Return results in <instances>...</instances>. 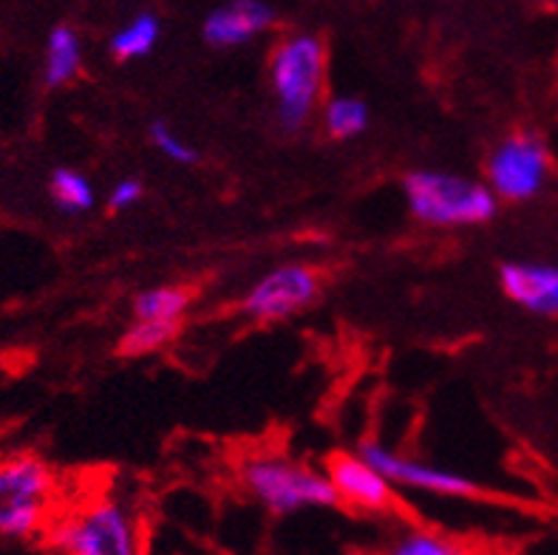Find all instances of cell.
<instances>
[{
  "label": "cell",
  "mask_w": 558,
  "mask_h": 555,
  "mask_svg": "<svg viewBox=\"0 0 558 555\" xmlns=\"http://www.w3.org/2000/svg\"><path fill=\"white\" fill-rule=\"evenodd\" d=\"M326 46L318 35L298 32L283 37L269 60V85L278 125L295 134L312 120L326 88Z\"/></svg>",
  "instance_id": "cell-1"
},
{
  "label": "cell",
  "mask_w": 558,
  "mask_h": 555,
  "mask_svg": "<svg viewBox=\"0 0 558 555\" xmlns=\"http://www.w3.org/2000/svg\"><path fill=\"white\" fill-rule=\"evenodd\" d=\"M57 510V476L35 454L0 457V542L46 535Z\"/></svg>",
  "instance_id": "cell-2"
},
{
  "label": "cell",
  "mask_w": 558,
  "mask_h": 555,
  "mask_svg": "<svg viewBox=\"0 0 558 555\" xmlns=\"http://www.w3.org/2000/svg\"><path fill=\"white\" fill-rule=\"evenodd\" d=\"M46 542L69 555H136L142 553V521L122 499H97L54 516Z\"/></svg>",
  "instance_id": "cell-3"
},
{
  "label": "cell",
  "mask_w": 558,
  "mask_h": 555,
  "mask_svg": "<svg viewBox=\"0 0 558 555\" xmlns=\"http://www.w3.org/2000/svg\"><path fill=\"white\" fill-rule=\"evenodd\" d=\"M409 210L428 227H474L496 216V193L488 182L446 170H414L403 182Z\"/></svg>",
  "instance_id": "cell-4"
},
{
  "label": "cell",
  "mask_w": 558,
  "mask_h": 555,
  "mask_svg": "<svg viewBox=\"0 0 558 555\" xmlns=\"http://www.w3.org/2000/svg\"><path fill=\"white\" fill-rule=\"evenodd\" d=\"M241 482L255 499L278 516L338 505V493L329 473L278 454L247 459L241 468Z\"/></svg>",
  "instance_id": "cell-5"
},
{
  "label": "cell",
  "mask_w": 558,
  "mask_h": 555,
  "mask_svg": "<svg viewBox=\"0 0 558 555\" xmlns=\"http://www.w3.org/2000/svg\"><path fill=\"white\" fill-rule=\"evenodd\" d=\"M488 188L505 202H527L538 196L550 177V156L536 134H513L502 140L485 165Z\"/></svg>",
  "instance_id": "cell-6"
},
{
  "label": "cell",
  "mask_w": 558,
  "mask_h": 555,
  "mask_svg": "<svg viewBox=\"0 0 558 555\" xmlns=\"http://www.w3.org/2000/svg\"><path fill=\"white\" fill-rule=\"evenodd\" d=\"M320 295L318 273L306 264H281L250 287L241 298V312L258 324H272L298 315Z\"/></svg>",
  "instance_id": "cell-7"
},
{
  "label": "cell",
  "mask_w": 558,
  "mask_h": 555,
  "mask_svg": "<svg viewBox=\"0 0 558 555\" xmlns=\"http://www.w3.org/2000/svg\"><path fill=\"white\" fill-rule=\"evenodd\" d=\"M361 454L395 487L434 493V496H474L480 491L474 479L462 476L457 471H448V468H434V464H425L420 459L403 457V454H397V450L386 448L380 443H366L361 448Z\"/></svg>",
  "instance_id": "cell-8"
},
{
  "label": "cell",
  "mask_w": 558,
  "mask_h": 555,
  "mask_svg": "<svg viewBox=\"0 0 558 555\" xmlns=\"http://www.w3.org/2000/svg\"><path fill=\"white\" fill-rule=\"evenodd\" d=\"M326 473L338 493V505L343 502L363 514L395 510V485L363 454H335Z\"/></svg>",
  "instance_id": "cell-9"
},
{
  "label": "cell",
  "mask_w": 558,
  "mask_h": 555,
  "mask_svg": "<svg viewBox=\"0 0 558 555\" xmlns=\"http://www.w3.org/2000/svg\"><path fill=\"white\" fill-rule=\"evenodd\" d=\"M272 23L276 12L264 0H227L207 14L202 35L216 49H233L264 35Z\"/></svg>",
  "instance_id": "cell-10"
},
{
  "label": "cell",
  "mask_w": 558,
  "mask_h": 555,
  "mask_svg": "<svg viewBox=\"0 0 558 555\" xmlns=\"http://www.w3.org/2000/svg\"><path fill=\"white\" fill-rule=\"evenodd\" d=\"M502 292L533 315H558V267L550 264H505Z\"/></svg>",
  "instance_id": "cell-11"
},
{
  "label": "cell",
  "mask_w": 558,
  "mask_h": 555,
  "mask_svg": "<svg viewBox=\"0 0 558 555\" xmlns=\"http://www.w3.org/2000/svg\"><path fill=\"white\" fill-rule=\"evenodd\" d=\"M83 69V40L71 26L51 28L46 40V57H43V80L46 85L57 88L77 77Z\"/></svg>",
  "instance_id": "cell-12"
},
{
  "label": "cell",
  "mask_w": 558,
  "mask_h": 555,
  "mask_svg": "<svg viewBox=\"0 0 558 555\" xmlns=\"http://www.w3.org/2000/svg\"><path fill=\"white\" fill-rule=\"evenodd\" d=\"M159 35H162V23H159V17L150 12H140L136 17H131L125 26H120L113 32L108 49H111V55L117 57V60L131 63V60L148 57L150 51L156 49Z\"/></svg>",
  "instance_id": "cell-13"
},
{
  "label": "cell",
  "mask_w": 558,
  "mask_h": 555,
  "mask_svg": "<svg viewBox=\"0 0 558 555\" xmlns=\"http://www.w3.org/2000/svg\"><path fill=\"white\" fill-rule=\"evenodd\" d=\"M179 321H148V317H134V324L122 331L117 352L122 358H145L177 338Z\"/></svg>",
  "instance_id": "cell-14"
},
{
  "label": "cell",
  "mask_w": 558,
  "mask_h": 555,
  "mask_svg": "<svg viewBox=\"0 0 558 555\" xmlns=\"http://www.w3.org/2000/svg\"><path fill=\"white\" fill-rule=\"evenodd\" d=\"M191 306V292L184 287H150L134 301V317L148 321H179Z\"/></svg>",
  "instance_id": "cell-15"
},
{
  "label": "cell",
  "mask_w": 558,
  "mask_h": 555,
  "mask_svg": "<svg viewBox=\"0 0 558 555\" xmlns=\"http://www.w3.org/2000/svg\"><path fill=\"white\" fill-rule=\"evenodd\" d=\"M324 128L332 140H354L368 128V106L357 97H332L324 106Z\"/></svg>",
  "instance_id": "cell-16"
},
{
  "label": "cell",
  "mask_w": 558,
  "mask_h": 555,
  "mask_svg": "<svg viewBox=\"0 0 558 555\" xmlns=\"http://www.w3.org/2000/svg\"><path fill=\"white\" fill-rule=\"evenodd\" d=\"M49 193L57 207L65 213L92 210L94 202H97V193H94V184L88 182V177L71 168H60L51 173Z\"/></svg>",
  "instance_id": "cell-17"
},
{
  "label": "cell",
  "mask_w": 558,
  "mask_h": 555,
  "mask_svg": "<svg viewBox=\"0 0 558 555\" xmlns=\"http://www.w3.org/2000/svg\"><path fill=\"white\" fill-rule=\"evenodd\" d=\"M395 555H460L465 553L460 542H453L448 535L428 533V530H409L391 544Z\"/></svg>",
  "instance_id": "cell-18"
},
{
  "label": "cell",
  "mask_w": 558,
  "mask_h": 555,
  "mask_svg": "<svg viewBox=\"0 0 558 555\" xmlns=\"http://www.w3.org/2000/svg\"><path fill=\"white\" fill-rule=\"evenodd\" d=\"M148 136L154 142V148L159 150L162 156H168L170 162L177 165H196L198 162V150L193 148L191 140H184L182 134H177L168 122H154L148 128Z\"/></svg>",
  "instance_id": "cell-19"
},
{
  "label": "cell",
  "mask_w": 558,
  "mask_h": 555,
  "mask_svg": "<svg viewBox=\"0 0 558 555\" xmlns=\"http://www.w3.org/2000/svg\"><path fill=\"white\" fill-rule=\"evenodd\" d=\"M142 193H145V188H142L140 179H120V182L111 188V193H108V207L117 213L128 210V207L140 204Z\"/></svg>",
  "instance_id": "cell-20"
},
{
  "label": "cell",
  "mask_w": 558,
  "mask_h": 555,
  "mask_svg": "<svg viewBox=\"0 0 558 555\" xmlns=\"http://www.w3.org/2000/svg\"><path fill=\"white\" fill-rule=\"evenodd\" d=\"M545 3H550V7H558V0H545Z\"/></svg>",
  "instance_id": "cell-21"
}]
</instances>
